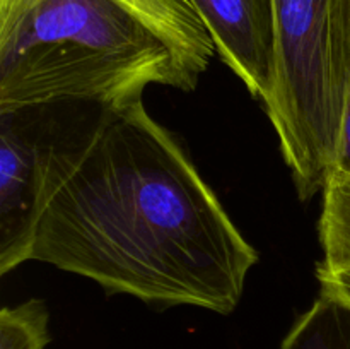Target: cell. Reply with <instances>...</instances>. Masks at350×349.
Listing matches in <instances>:
<instances>
[{
    "label": "cell",
    "mask_w": 350,
    "mask_h": 349,
    "mask_svg": "<svg viewBox=\"0 0 350 349\" xmlns=\"http://www.w3.org/2000/svg\"><path fill=\"white\" fill-rule=\"evenodd\" d=\"M31 260L149 305L228 315L258 252L140 98L58 123Z\"/></svg>",
    "instance_id": "1"
},
{
    "label": "cell",
    "mask_w": 350,
    "mask_h": 349,
    "mask_svg": "<svg viewBox=\"0 0 350 349\" xmlns=\"http://www.w3.org/2000/svg\"><path fill=\"white\" fill-rule=\"evenodd\" d=\"M214 53L123 0H0V112L190 92Z\"/></svg>",
    "instance_id": "2"
},
{
    "label": "cell",
    "mask_w": 350,
    "mask_h": 349,
    "mask_svg": "<svg viewBox=\"0 0 350 349\" xmlns=\"http://www.w3.org/2000/svg\"><path fill=\"white\" fill-rule=\"evenodd\" d=\"M275 75L265 108L303 201L334 168L350 86V0H273Z\"/></svg>",
    "instance_id": "3"
},
{
    "label": "cell",
    "mask_w": 350,
    "mask_h": 349,
    "mask_svg": "<svg viewBox=\"0 0 350 349\" xmlns=\"http://www.w3.org/2000/svg\"><path fill=\"white\" fill-rule=\"evenodd\" d=\"M53 106L0 112V274L31 260Z\"/></svg>",
    "instance_id": "4"
},
{
    "label": "cell",
    "mask_w": 350,
    "mask_h": 349,
    "mask_svg": "<svg viewBox=\"0 0 350 349\" xmlns=\"http://www.w3.org/2000/svg\"><path fill=\"white\" fill-rule=\"evenodd\" d=\"M214 41L215 53L263 106L273 91V0H191Z\"/></svg>",
    "instance_id": "5"
},
{
    "label": "cell",
    "mask_w": 350,
    "mask_h": 349,
    "mask_svg": "<svg viewBox=\"0 0 350 349\" xmlns=\"http://www.w3.org/2000/svg\"><path fill=\"white\" fill-rule=\"evenodd\" d=\"M280 349H350V305L321 287L318 300L297 318Z\"/></svg>",
    "instance_id": "6"
},
{
    "label": "cell",
    "mask_w": 350,
    "mask_h": 349,
    "mask_svg": "<svg viewBox=\"0 0 350 349\" xmlns=\"http://www.w3.org/2000/svg\"><path fill=\"white\" fill-rule=\"evenodd\" d=\"M320 242L325 257L318 267L350 269V177L340 171H330L323 187Z\"/></svg>",
    "instance_id": "7"
},
{
    "label": "cell",
    "mask_w": 350,
    "mask_h": 349,
    "mask_svg": "<svg viewBox=\"0 0 350 349\" xmlns=\"http://www.w3.org/2000/svg\"><path fill=\"white\" fill-rule=\"evenodd\" d=\"M46 303L27 300L0 311V349H44L50 342Z\"/></svg>",
    "instance_id": "8"
},
{
    "label": "cell",
    "mask_w": 350,
    "mask_h": 349,
    "mask_svg": "<svg viewBox=\"0 0 350 349\" xmlns=\"http://www.w3.org/2000/svg\"><path fill=\"white\" fill-rule=\"evenodd\" d=\"M123 2L171 29L202 41H212L211 33L191 0H123Z\"/></svg>",
    "instance_id": "9"
},
{
    "label": "cell",
    "mask_w": 350,
    "mask_h": 349,
    "mask_svg": "<svg viewBox=\"0 0 350 349\" xmlns=\"http://www.w3.org/2000/svg\"><path fill=\"white\" fill-rule=\"evenodd\" d=\"M332 171H340V173L350 177V86L347 91V99H345L344 116H342L340 133H338L337 151H335Z\"/></svg>",
    "instance_id": "10"
},
{
    "label": "cell",
    "mask_w": 350,
    "mask_h": 349,
    "mask_svg": "<svg viewBox=\"0 0 350 349\" xmlns=\"http://www.w3.org/2000/svg\"><path fill=\"white\" fill-rule=\"evenodd\" d=\"M317 276L323 289L332 291L350 305V269H323L318 267Z\"/></svg>",
    "instance_id": "11"
}]
</instances>
